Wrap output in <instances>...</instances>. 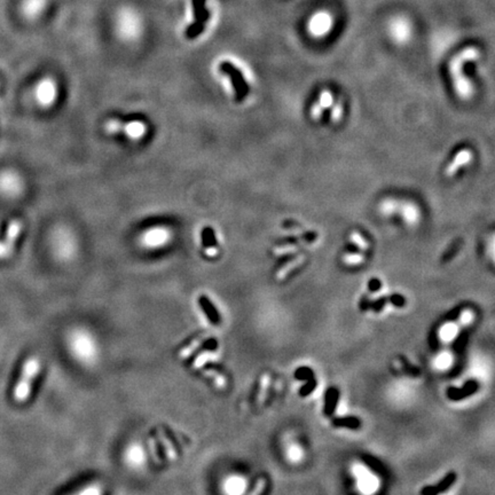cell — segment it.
<instances>
[{
  "label": "cell",
  "mask_w": 495,
  "mask_h": 495,
  "mask_svg": "<svg viewBox=\"0 0 495 495\" xmlns=\"http://www.w3.org/2000/svg\"><path fill=\"white\" fill-rule=\"evenodd\" d=\"M40 369V361L37 357L29 358L23 366L21 378L15 385L13 397L18 402H24L31 392V384Z\"/></svg>",
  "instance_id": "cell-1"
},
{
  "label": "cell",
  "mask_w": 495,
  "mask_h": 495,
  "mask_svg": "<svg viewBox=\"0 0 495 495\" xmlns=\"http://www.w3.org/2000/svg\"><path fill=\"white\" fill-rule=\"evenodd\" d=\"M206 0H192L193 12L195 16V21L189 24L186 29V38L189 40L196 39L205 30V24L210 19V12L205 6Z\"/></svg>",
  "instance_id": "cell-2"
},
{
  "label": "cell",
  "mask_w": 495,
  "mask_h": 495,
  "mask_svg": "<svg viewBox=\"0 0 495 495\" xmlns=\"http://www.w3.org/2000/svg\"><path fill=\"white\" fill-rule=\"evenodd\" d=\"M219 70L224 75L228 76L232 79V85L235 90L236 101L241 102L246 97V94L249 93V86L246 85L241 70H238L233 63H230L228 61H222L219 64Z\"/></svg>",
  "instance_id": "cell-3"
},
{
  "label": "cell",
  "mask_w": 495,
  "mask_h": 495,
  "mask_svg": "<svg viewBox=\"0 0 495 495\" xmlns=\"http://www.w3.org/2000/svg\"><path fill=\"white\" fill-rule=\"evenodd\" d=\"M480 389V383L477 379H469L461 387L448 386L446 389V397L451 401L457 402L462 400L472 397Z\"/></svg>",
  "instance_id": "cell-4"
},
{
  "label": "cell",
  "mask_w": 495,
  "mask_h": 495,
  "mask_svg": "<svg viewBox=\"0 0 495 495\" xmlns=\"http://www.w3.org/2000/svg\"><path fill=\"white\" fill-rule=\"evenodd\" d=\"M457 479L456 472L451 471L446 473L443 479L437 482L435 485H427L421 489V495H440L446 493L448 489L452 488V486L455 484Z\"/></svg>",
  "instance_id": "cell-5"
},
{
  "label": "cell",
  "mask_w": 495,
  "mask_h": 495,
  "mask_svg": "<svg viewBox=\"0 0 495 495\" xmlns=\"http://www.w3.org/2000/svg\"><path fill=\"white\" fill-rule=\"evenodd\" d=\"M341 392L336 386H330L327 389L324 393V406H323V414L325 418H332L335 414L336 408L340 401Z\"/></svg>",
  "instance_id": "cell-6"
},
{
  "label": "cell",
  "mask_w": 495,
  "mask_h": 495,
  "mask_svg": "<svg viewBox=\"0 0 495 495\" xmlns=\"http://www.w3.org/2000/svg\"><path fill=\"white\" fill-rule=\"evenodd\" d=\"M21 227H22V224H21L20 220L15 219L11 222V225L7 229L6 238L3 244L2 255L0 256H7L8 254L12 253V250H13L14 248V243L16 241V237H18V235L21 232Z\"/></svg>",
  "instance_id": "cell-7"
},
{
  "label": "cell",
  "mask_w": 495,
  "mask_h": 495,
  "mask_svg": "<svg viewBox=\"0 0 495 495\" xmlns=\"http://www.w3.org/2000/svg\"><path fill=\"white\" fill-rule=\"evenodd\" d=\"M332 426L334 428L350 429V430H359L362 427L361 420L357 416H343V418L333 419Z\"/></svg>",
  "instance_id": "cell-8"
},
{
  "label": "cell",
  "mask_w": 495,
  "mask_h": 495,
  "mask_svg": "<svg viewBox=\"0 0 495 495\" xmlns=\"http://www.w3.org/2000/svg\"><path fill=\"white\" fill-rule=\"evenodd\" d=\"M361 460L374 473H377L378 476H382V477L386 474V469L384 467V464H383L382 461H379L377 457H374L371 455H364L361 457Z\"/></svg>",
  "instance_id": "cell-9"
},
{
  "label": "cell",
  "mask_w": 495,
  "mask_h": 495,
  "mask_svg": "<svg viewBox=\"0 0 495 495\" xmlns=\"http://www.w3.org/2000/svg\"><path fill=\"white\" fill-rule=\"evenodd\" d=\"M470 159H471V152L469 150H462L460 154H457L455 159L453 160V163L449 165V168L447 169V175L453 176L457 171V169L462 167L463 164L468 163Z\"/></svg>",
  "instance_id": "cell-10"
},
{
  "label": "cell",
  "mask_w": 495,
  "mask_h": 495,
  "mask_svg": "<svg viewBox=\"0 0 495 495\" xmlns=\"http://www.w3.org/2000/svg\"><path fill=\"white\" fill-rule=\"evenodd\" d=\"M208 337H209V334H208V333H205V334H202L201 336L197 337L195 341H193L191 344H189L188 346H186L185 349H183V350L180 351V353H179V357H180V359H186V358H188V357L191 356V354L194 352V351H195L197 348H199V346H200L201 344H203V343H204V342L206 341V338H208Z\"/></svg>",
  "instance_id": "cell-11"
},
{
  "label": "cell",
  "mask_w": 495,
  "mask_h": 495,
  "mask_svg": "<svg viewBox=\"0 0 495 495\" xmlns=\"http://www.w3.org/2000/svg\"><path fill=\"white\" fill-rule=\"evenodd\" d=\"M202 244L205 250L210 249V248H217L218 242L216 240V235H214V230L212 227H205L202 232Z\"/></svg>",
  "instance_id": "cell-12"
},
{
  "label": "cell",
  "mask_w": 495,
  "mask_h": 495,
  "mask_svg": "<svg viewBox=\"0 0 495 495\" xmlns=\"http://www.w3.org/2000/svg\"><path fill=\"white\" fill-rule=\"evenodd\" d=\"M200 305H201V307H203V309L206 312V314L210 316V319H211L212 322H214V323L219 322V319H220L219 314H218L217 309L214 308L211 302H210V300L208 299V297L201 296L200 297Z\"/></svg>",
  "instance_id": "cell-13"
},
{
  "label": "cell",
  "mask_w": 495,
  "mask_h": 495,
  "mask_svg": "<svg viewBox=\"0 0 495 495\" xmlns=\"http://www.w3.org/2000/svg\"><path fill=\"white\" fill-rule=\"evenodd\" d=\"M157 437H158V439L160 440V443H162L163 446L165 447V454H167L168 459L171 460V461L176 460L177 452H176L175 446H173L172 443H171V440L168 438L167 435H164V432L162 430H157Z\"/></svg>",
  "instance_id": "cell-14"
},
{
  "label": "cell",
  "mask_w": 495,
  "mask_h": 495,
  "mask_svg": "<svg viewBox=\"0 0 495 495\" xmlns=\"http://www.w3.org/2000/svg\"><path fill=\"white\" fill-rule=\"evenodd\" d=\"M217 358H218V354L217 352H214V351H204V352L199 354V357L195 359L193 367L194 368L199 369L208 361H216Z\"/></svg>",
  "instance_id": "cell-15"
},
{
  "label": "cell",
  "mask_w": 495,
  "mask_h": 495,
  "mask_svg": "<svg viewBox=\"0 0 495 495\" xmlns=\"http://www.w3.org/2000/svg\"><path fill=\"white\" fill-rule=\"evenodd\" d=\"M315 376V374H314V370H313L312 368H309V367L307 366H302V367H298L295 371H294V377L297 379V381H308V379H312V378H314Z\"/></svg>",
  "instance_id": "cell-16"
},
{
  "label": "cell",
  "mask_w": 495,
  "mask_h": 495,
  "mask_svg": "<svg viewBox=\"0 0 495 495\" xmlns=\"http://www.w3.org/2000/svg\"><path fill=\"white\" fill-rule=\"evenodd\" d=\"M468 333L467 332H462L459 336L456 337V340L454 341V343H453V351L455 352L456 354H459V353H462L463 352V350L465 349V346H467L468 344Z\"/></svg>",
  "instance_id": "cell-17"
},
{
  "label": "cell",
  "mask_w": 495,
  "mask_h": 495,
  "mask_svg": "<svg viewBox=\"0 0 495 495\" xmlns=\"http://www.w3.org/2000/svg\"><path fill=\"white\" fill-rule=\"evenodd\" d=\"M316 387H317L316 379L315 378L308 379V381H306V383H305V384L300 387L298 393L302 398H306V397H308L309 394H312L313 392L316 390Z\"/></svg>",
  "instance_id": "cell-18"
},
{
  "label": "cell",
  "mask_w": 495,
  "mask_h": 495,
  "mask_svg": "<svg viewBox=\"0 0 495 495\" xmlns=\"http://www.w3.org/2000/svg\"><path fill=\"white\" fill-rule=\"evenodd\" d=\"M304 261H305V257H304V256H298V257H297L296 259H294V261H291L290 263H288L287 265L284 266V267L282 268V270L279 272V274H278V275H279V278H283L284 275H286L287 273H289V272H290L291 270H294V268H295L296 266L300 265V264H302Z\"/></svg>",
  "instance_id": "cell-19"
},
{
  "label": "cell",
  "mask_w": 495,
  "mask_h": 495,
  "mask_svg": "<svg viewBox=\"0 0 495 495\" xmlns=\"http://www.w3.org/2000/svg\"><path fill=\"white\" fill-rule=\"evenodd\" d=\"M204 374H205L206 376H208V377L212 378L213 381H214V383H216V385H217L218 387H222V386H224V384H225V379H224V377H222L219 373H217L216 370H212V369H211V370H205V371H204Z\"/></svg>",
  "instance_id": "cell-20"
},
{
  "label": "cell",
  "mask_w": 495,
  "mask_h": 495,
  "mask_svg": "<svg viewBox=\"0 0 495 495\" xmlns=\"http://www.w3.org/2000/svg\"><path fill=\"white\" fill-rule=\"evenodd\" d=\"M403 216H405L408 222H412V221H415L416 219H418V211H416V209L414 208V206L410 205V204H407L405 206Z\"/></svg>",
  "instance_id": "cell-21"
},
{
  "label": "cell",
  "mask_w": 495,
  "mask_h": 495,
  "mask_svg": "<svg viewBox=\"0 0 495 495\" xmlns=\"http://www.w3.org/2000/svg\"><path fill=\"white\" fill-rule=\"evenodd\" d=\"M386 302H389V297H381V298H378L377 300H375V302L370 303L368 305V308H371L375 312H381L382 309H383V307L385 306Z\"/></svg>",
  "instance_id": "cell-22"
},
{
  "label": "cell",
  "mask_w": 495,
  "mask_h": 495,
  "mask_svg": "<svg viewBox=\"0 0 495 495\" xmlns=\"http://www.w3.org/2000/svg\"><path fill=\"white\" fill-rule=\"evenodd\" d=\"M389 302L397 307H403L406 305V298L401 295H392L389 297Z\"/></svg>",
  "instance_id": "cell-23"
},
{
  "label": "cell",
  "mask_w": 495,
  "mask_h": 495,
  "mask_svg": "<svg viewBox=\"0 0 495 495\" xmlns=\"http://www.w3.org/2000/svg\"><path fill=\"white\" fill-rule=\"evenodd\" d=\"M148 446H149V449H150V454H151V456H152V459H154V461L156 462L157 464H160L162 463V461H160L159 459L160 457L158 456V453H157V446L155 445V440L150 438L149 441H148Z\"/></svg>",
  "instance_id": "cell-24"
},
{
  "label": "cell",
  "mask_w": 495,
  "mask_h": 495,
  "mask_svg": "<svg viewBox=\"0 0 495 495\" xmlns=\"http://www.w3.org/2000/svg\"><path fill=\"white\" fill-rule=\"evenodd\" d=\"M351 240H352V242L357 243V244L360 246V249L362 250L368 249V243L365 242L364 238H362L358 233H352V235H351Z\"/></svg>",
  "instance_id": "cell-25"
},
{
  "label": "cell",
  "mask_w": 495,
  "mask_h": 495,
  "mask_svg": "<svg viewBox=\"0 0 495 495\" xmlns=\"http://www.w3.org/2000/svg\"><path fill=\"white\" fill-rule=\"evenodd\" d=\"M362 261H364V258L360 255H346L344 257V262L350 264V265H356V264L361 263Z\"/></svg>",
  "instance_id": "cell-26"
},
{
  "label": "cell",
  "mask_w": 495,
  "mask_h": 495,
  "mask_svg": "<svg viewBox=\"0 0 495 495\" xmlns=\"http://www.w3.org/2000/svg\"><path fill=\"white\" fill-rule=\"evenodd\" d=\"M292 251H296L295 245H286V246H280L278 249L274 250V254L276 255H287L289 253H292Z\"/></svg>",
  "instance_id": "cell-27"
},
{
  "label": "cell",
  "mask_w": 495,
  "mask_h": 495,
  "mask_svg": "<svg viewBox=\"0 0 495 495\" xmlns=\"http://www.w3.org/2000/svg\"><path fill=\"white\" fill-rule=\"evenodd\" d=\"M100 494H101V492H100V488L99 487H90V488H86L84 490H80V492L76 495H100Z\"/></svg>",
  "instance_id": "cell-28"
},
{
  "label": "cell",
  "mask_w": 495,
  "mask_h": 495,
  "mask_svg": "<svg viewBox=\"0 0 495 495\" xmlns=\"http://www.w3.org/2000/svg\"><path fill=\"white\" fill-rule=\"evenodd\" d=\"M381 286H382V284H381V281H379V280L373 279V280H371V281L369 282V284H368L369 291H371V292L377 291V290H379V289H381Z\"/></svg>",
  "instance_id": "cell-29"
},
{
  "label": "cell",
  "mask_w": 495,
  "mask_h": 495,
  "mask_svg": "<svg viewBox=\"0 0 495 495\" xmlns=\"http://www.w3.org/2000/svg\"><path fill=\"white\" fill-rule=\"evenodd\" d=\"M430 348L433 351H437L439 348V340H438V336H437V334H433L432 337H430Z\"/></svg>",
  "instance_id": "cell-30"
},
{
  "label": "cell",
  "mask_w": 495,
  "mask_h": 495,
  "mask_svg": "<svg viewBox=\"0 0 495 495\" xmlns=\"http://www.w3.org/2000/svg\"><path fill=\"white\" fill-rule=\"evenodd\" d=\"M330 103H332V96H329L328 93H323L322 98H321L320 107H328Z\"/></svg>",
  "instance_id": "cell-31"
},
{
  "label": "cell",
  "mask_w": 495,
  "mask_h": 495,
  "mask_svg": "<svg viewBox=\"0 0 495 495\" xmlns=\"http://www.w3.org/2000/svg\"><path fill=\"white\" fill-rule=\"evenodd\" d=\"M462 314V312L460 311H453L449 313V314L447 315L446 317V320H447V322H453V321H455L456 319H459V316Z\"/></svg>",
  "instance_id": "cell-32"
},
{
  "label": "cell",
  "mask_w": 495,
  "mask_h": 495,
  "mask_svg": "<svg viewBox=\"0 0 495 495\" xmlns=\"http://www.w3.org/2000/svg\"><path fill=\"white\" fill-rule=\"evenodd\" d=\"M341 117V108L340 107H337V108L334 110V113H333V119L334 121H338Z\"/></svg>",
  "instance_id": "cell-33"
}]
</instances>
